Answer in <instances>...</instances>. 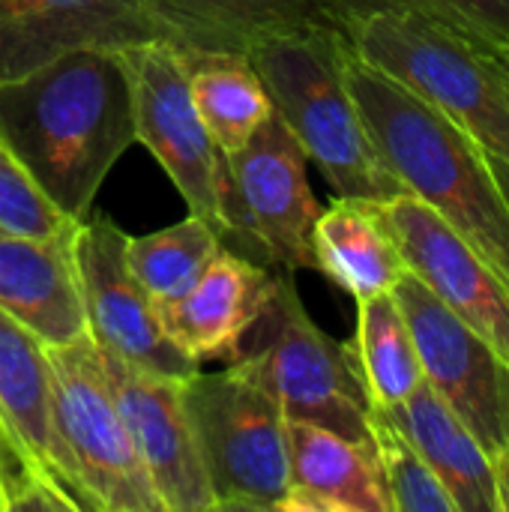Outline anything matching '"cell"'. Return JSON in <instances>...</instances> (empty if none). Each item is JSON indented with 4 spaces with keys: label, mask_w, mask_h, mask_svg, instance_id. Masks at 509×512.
Masks as SVG:
<instances>
[{
    "label": "cell",
    "mask_w": 509,
    "mask_h": 512,
    "mask_svg": "<svg viewBox=\"0 0 509 512\" xmlns=\"http://www.w3.org/2000/svg\"><path fill=\"white\" fill-rule=\"evenodd\" d=\"M348 48L509 159V63L432 0H318Z\"/></svg>",
    "instance_id": "3"
},
{
    "label": "cell",
    "mask_w": 509,
    "mask_h": 512,
    "mask_svg": "<svg viewBox=\"0 0 509 512\" xmlns=\"http://www.w3.org/2000/svg\"><path fill=\"white\" fill-rule=\"evenodd\" d=\"M144 9L177 51L249 54L273 36L336 27L318 0H144Z\"/></svg>",
    "instance_id": "18"
},
{
    "label": "cell",
    "mask_w": 509,
    "mask_h": 512,
    "mask_svg": "<svg viewBox=\"0 0 509 512\" xmlns=\"http://www.w3.org/2000/svg\"><path fill=\"white\" fill-rule=\"evenodd\" d=\"M222 249V234L198 216L144 237H126V264L150 300L168 303L186 294Z\"/></svg>",
    "instance_id": "24"
},
{
    "label": "cell",
    "mask_w": 509,
    "mask_h": 512,
    "mask_svg": "<svg viewBox=\"0 0 509 512\" xmlns=\"http://www.w3.org/2000/svg\"><path fill=\"white\" fill-rule=\"evenodd\" d=\"M369 441L393 512H456L444 483L393 420L387 408L369 405Z\"/></svg>",
    "instance_id": "25"
},
{
    "label": "cell",
    "mask_w": 509,
    "mask_h": 512,
    "mask_svg": "<svg viewBox=\"0 0 509 512\" xmlns=\"http://www.w3.org/2000/svg\"><path fill=\"white\" fill-rule=\"evenodd\" d=\"M183 402L216 510H282L288 498V420L255 369L237 357L222 372L183 381Z\"/></svg>",
    "instance_id": "5"
},
{
    "label": "cell",
    "mask_w": 509,
    "mask_h": 512,
    "mask_svg": "<svg viewBox=\"0 0 509 512\" xmlns=\"http://www.w3.org/2000/svg\"><path fill=\"white\" fill-rule=\"evenodd\" d=\"M273 288L276 276H270L264 267L219 249L186 294L156 306L159 324L189 360L231 363L240 357L246 336L267 309Z\"/></svg>",
    "instance_id": "16"
},
{
    "label": "cell",
    "mask_w": 509,
    "mask_h": 512,
    "mask_svg": "<svg viewBox=\"0 0 509 512\" xmlns=\"http://www.w3.org/2000/svg\"><path fill=\"white\" fill-rule=\"evenodd\" d=\"M159 39L144 0H0V81L66 51H123Z\"/></svg>",
    "instance_id": "14"
},
{
    "label": "cell",
    "mask_w": 509,
    "mask_h": 512,
    "mask_svg": "<svg viewBox=\"0 0 509 512\" xmlns=\"http://www.w3.org/2000/svg\"><path fill=\"white\" fill-rule=\"evenodd\" d=\"M252 330L258 333L255 345L240 351V357L273 393L285 420L324 426L351 441L372 444L369 399L351 342H336L309 318L288 273L276 276L273 297Z\"/></svg>",
    "instance_id": "7"
},
{
    "label": "cell",
    "mask_w": 509,
    "mask_h": 512,
    "mask_svg": "<svg viewBox=\"0 0 509 512\" xmlns=\"http://www.w3.org/2000/svg\"><path fill=\"white\" fill-rule=\"evenodd\" d=\"M312 252L315 270L348 291L357 303L390 294L408 273L378 201L336 195V201L315 219Z\"/></svg>",
    "instance_id": "20"
},
{
    "label": "cell",
    "mask_w": 509,
    "mask_h": 512,
    "mask_svg": "<svg viewBox=\"0 0 509 512\" xmlns=\"http://www.w3.org/2000/svg\"><path fill=\"white\" fill-rule=\"evenodd\" d=\"M123 63L132 84L135 141L156 156L192 216L204 219L219 234L255 243L231 180L228 156L216 147L192 102L180 51L162 39H150L123 48Z\"/></svg>",
    "instance_id": "6"
},
{
    "label": "cell",
    "mask_w": 509,
    "mask_h": 512,
    "mask_svg": "<svg viewBox=\"0 0 509 512\" xmlns=\"http://www.w3.org/2000/svg\"><path fill=\"white\" fill-rule=\"evenodd\" d=\"M66 225H72V219L48 201L0 138V228L24 237H51Z\"/></svg>",
    "instance_id": "26"
},
{
    "label": "cell",
    "mask_w": 509,
    "mask_h": 512,
    "mask_svg": "<svg viewBox=\"0 0 509 512\" xmlns=\"http://www.w3.org/2000/svg\"><path fill=\"white\" fill-rule=\"evenodd\" d=\"M75 231L78 222L51 237H24L0 228V309L45 348L90 336Z\"/></svg>",
    "instance_id": "15"
},
{
    "label": "cell",
    "mask_w": 509,
    "mask_h": 512,
    "mask_svg": "<svg viewBox=\"0 0 509 512\" xmlns=\"http://www.w3.org/2000/svg\"><path fill=\"white\" fill-rule=\"evenodd\" d=\"M102 366L132 447L165 512H213L216 501L183 402V381L150 375L102 351Z\"/></svg>",
    "instance_id": "13"
},
{
    "label": "cell",
    "mask_w": 509,
    "mask_h": 512,
    "mask_svg": "<svg viewBox=\"0 0 509 512\" xmlns=\"http://www.w3.org/2000/svg\"><path fill=\"white\" fill-rule=\"evenodd\" d=\"M0 138L66 219H87L99 186L135 144L123 51L78 48L0 81Z\"/></svg>",
    "instance_id": "1"
},
{
    "label": "cell",
    "mask_w": 509,
    "mask_h": 512,
    "mask_svg": "<svg viewBox=\"0 0 509 512\" xmlns=\"http://www.w3.org/2000/svg\"><path fill=\"white\" fill-rule=\"evenodd\" d=\"M126 237L105 213L78 222L75 258L90 339L132 369L186 381L201 363L165 336L156 303L126 264Z\"/></svg>",
    "instance_id": "10"
},
{
    "label": "cell",
    "mask_w": 509,
    "mask_h": 512,
    "mask_svg": "<svg viewBox=\"0 0 509 512\" xmlns=\"http://www.w3.org/2000/svg\"><path fill=\"white\" fill-rule=\"evenodd\" d=\"M273 111L294 132L339 198L387 201L405 195L381 162L345 78L339 27L273 36L249 51Z\"/></svg>",
    "instance_id": "4"
},
{
    "label": "cell",
    "mask_w": 509,
    "mask_h": 512,
    "mask_svg": "<svg viewBox=\"0 0 509 512\" xmlns=\"http://www.w3.org/2000/svg\"><path fill=\"white\" fill-rule=\"evenodd\" d=\"M0 512H6V492H3V486H0Z\"/></svg>",
    "instance_id": "30"
},
{
    "label": "cell",
    "mask_w": 509,
    "mask_h": 512,
    "mask_svg": "<svg viewBox=\"0 0 509 512\" xmlns=\"http://www.w3.org/2000/svg\"><path fill=\"white\" fill-rule=\"evenodd\" d=\"M387 411L432 465L456 512H501L489 453L426 381L402 405Z\"/></svg>",
    "instance_id": "21"
},
{
    "label": "cell",
    "mask_w": 509,
    "mask_h": 512,
    "mask_svg": "<svg viewBox=\"0 0 509 512\" xmlns=\"http://www.w3.org/2000/svg\"><path fill=\"white\" fill-rule=\"evenodd\" d=\"M486 159H489V168H492V174H495V180H498V186H501V192H504L509 204V159H501L495 153H486Z\"/></svg>",
    "instance_id": "29"
},
{
    "label": "cell",
    "mask_w": 509,
    "mask_h": 512,
    "mask_svg": "<svg viewBox=\"0 0 509 512\" xmlns=\"http://www.w3.org/2000/svg\"><path fill=\"white\" fill-rule=\"evenodd\" d=\"M306 162V150L276 111L228 156L255 246L270 264L288 273L303 267L315 270L312 228L321 207L312 195Z\"/></svg>",
    "instance_id": "12"
},
{
    "label": "cell",
    "mask_w": 509,
    "mask_h": 512,
    "mask_svg": "<svg viewBox=\"0 0 509 512\" xmlns=\"http://www.w3.org/2000/svg\"><path fill=\"white\" fill-rule=\"evenodd\" d=\"M378 210L408 273L509 366V288L486 258L447 219L408 192L378 201Z\"/></svg>",
    "instance_id": "11"
},
{
    "label": "cell",
    "mask_w": 509,
    "mask_h": 512,
    "mask_svg": "<svg viewBox=\"0 0 509 512\" xmlns=\"http://www.w3.org/2000/svg\"><path fill=\"white\" fill-rule=\"evenodd\" d=\"M432 3H438L465 33H471L480 45H486L492 54L509 63V0H432Z\"/></svg>",
    "instance_id": "27"
},
{
    "label": "cell",
    "mask_w": 509,
    "mask_h": 512,
    "mask_svg": "<svg viewBox=\"0 0 509 512\" xmlns=\"http://www.w3.org/2000/svg\"><path fill=\"white\" fill-rule=\"evenodd\" d=\"M345 78L390 174L447 219L509 288V204L486 150L435 105L360 60L348 42Z\"/></svg>",
    "instance_id": "2"
},
{
    "label": "cell",
    "mask_w": 509,
    "mask_h": 512,
    "mask_svg": "<svg viewBox=\"0 0 509 512\" xmlns=\"http://www.w3.org/2000/svg\"><path fill=\"white\" fill-rule=\"evenodd\" d=\"M180 57L186 66L192 102L210 138L225 156L237 153L273 111V102L249 54L180 51Z\"/></svg>",
    "instance_id": "22"
},
{
    "label": "cell",
    "mask_w": 509,
    "mask_h": 512,
    "mask_svg": "<svg viewBox=\"0 0 509 512\" xmlns=\"http://www.w3.org/2000/svg\"><path fill=\"white\" fill-rule=\"evenodd\" d=\"M282 512H393L372 444L288 420V498Z\"/></svg>",
    "instance_id": "19"
},
{
    "label": "cell",
    "mask_w": 509,
    "mask_h": 512,
    "mask_svg": "<svg viewBox=\"0 0 509 512\" xmlns=\"http://www.w3.org/2000/svg\"><path fill=\"white\" fill-rule=\"evenodd\" d=\"M351 354L372 408H396L423 384L420 357L393 294L357 303V336L351 342Z\"/></svg>",
    "instance_id": "23"
},
{
    "label": "cell",
    "mask_w": 509,
    "mask_h": 512,
    "mask_svg": "<svg viewBox=\"0 0 509 512\" xmlns=\"http://www.w3.org/2000/svg\"><path fill=\"white\" fill-rule=\"evenodd\" d=\"M54 420L93 512H165L117 411L99 345L81 336L48 348Z\"/></svg>",
    "instance_id": "9"
},
{
    "label": "cell",
    "mask_w": 509,
    "mask_h": 512,
    "mask_svg": "<svg viewBox=\"0 0 509 512\" xmlns=\"http://www.w3.org/2000/svg\"><path fill=\"white\" fill-rule=\"evenodd\" d=\"M390 294L411 330L423 381L489 453L501 512H509V366L417 276L405 273Z\"/></svg>",
    "instance_id": "8"
},
{
    "label": "cell",
    "mask_w": 509,
    "mask_h": 512,
    "mask_svg": "<svg viewBox=\"0 0 509 512\" xmlns=\"http://www.w3.org/2000/svg\"><path fill=\"white\" fill-rule=\"evenodd\" d=\"M0 420L30 465L54 480L81 512H93L78 468L54 420V378L48 348L0 309Z\"/></svg>",
    "instance_id": "17"
},
{
    "label": "cell",
    "mask_w": 509,
    "mask_h": 512,
    "mask_svg": "<svg viewBox=\"0 0 509 512\" xmlns=\"http://www.w3.org/2000/svg\"><path fill=\"white\" fill-rule=\"evenodd\" d=\"M33 480H48V477H42V474L30 465V459L21 453V447L12 441L9 429H6L3 420H0V486H3V492H6V512L12 507V501H15ZM51 483H54V480H51Z\"/></svg>",
    "instance_id": "28"
}]
</instances>
